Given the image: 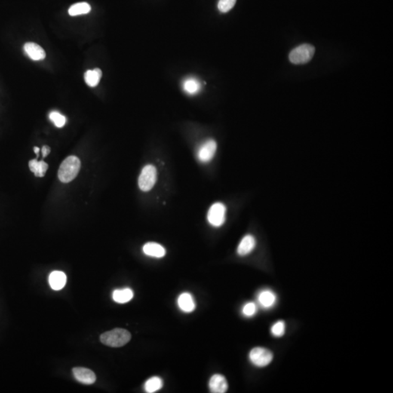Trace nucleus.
<instances>
[{
  "instance_id": "obj_1",
  "label": "nucleus",
  "mask_w": 393,
  "mask_h": 393,
  "mask_svg": "<svg viewBox=\"0 0 393 393\" xmlns=\"http://www.w3.org/2000/svg\"><path fill=\"white\" fill-rule=\"evenodd\" d=\"M81 167V162L76 156H69L63 160L59 170V180L69 183L78 176Z\"/></svg>"
},
{
  "instance_id": "obj_2",
  "label": "nucleus",
  "mask_w": 393,
  "mask_h": 393,
  "mask_svg": "<svg viewBox=\"0 0 393 393\" xmlns=\"http://www.w3.org/2000/svg\"><path fill=\"white\" fill-rule=\"evenodd\" d=\"M131 334L128 331L123 329H115L105 332L101 335V342L111 348H120L130 342Z\"/></svg>"
},
{
  "instance_id": "obj_3",
  "label": "nucleus",
  "mask_w": 393,
  "mask_h": 393,
  "mask_svg": "<svg viewBox=\"0 0 393 393\" xmlns=\"http://www.w3.org/2000/svg\"><path fill=\"white\" fill-rule=\"evenodd\" d=\"M315 49L310 44H302L290 51L289 60L293 64H305L313 58Z\"/></svg>"
},
{
  "instance_id": "obj_4",
  "label": "nucleus",
  "mask_w": 393,
  "mask_h": 393,
  "mask_svg": "<svg viewBox=\"0 0 393 393\" xmlns=\"http://www.w3.org/2000/svg\"><path fill=\"white\" fill-rule=\"evenodd\" d=\"M157 182L156 167L152 165H147L142 169L139 178V186L141 190L148 192L152 189Z\"/></svg>"
},
{
  "instance_id": "obj_5",
  "label": "nucleus",
  "mask_w": 393,
  "mask_h": 393,
  "mask_svg": "<svg viewBox=\"0 0 393 393\" xmlns=\"http://www.w3.org/2000/svg\"><path fill=\"white\" fill-rule=\"evenodd\" d=\"M249 359L256 367H266L273 360V354L269 350L258 347L250 351Z\"/></svg>"
},
{
  "instance_id": "obj_6",
  "label": "nucleus",
  "mask_w": 393,
  "mask_h": 393,
  "mask_svg": "<svg viewBox=\"0 0 393 393\" xmlns=\"http://www.w3.org/2000/svg\"><path fill=\"white\" fill-rule=\"evenodd\" d=\"M226 219V207L222 203H214L209 209L207 220L212 226L219 228Z\"/></svg>"
},
{
  "instance_id": "obj_7",
  "label": "nucleus",
  "mask_w": 393,
  "mask_h": 393,
  "mask_svg": "<svg viewBox=\"0 0 393 393\" xmlns=\"http://www.w3.org/2000/svg\"><path fill=\"white\" fill-rule=\"evenodd\" d=\"M216 142L213 139H209L203 144L197 151V157L200 161L203 163H207L210 161L214 157L216 153Z\"/></svg>"
},
{
  "instance_id": "obj_8",
  "label": "nucleus",
  "mask_w": 393,
  "mask_h": 393,
  "mask_svg": "<svg viewBox=\"0 0 393 393\" xmlns=\"http://www.w3.org/2000/svg\"><path fill=\"white\" fill-rule=\"evenodd\" d=\"M72 372H73L74 376H75V379L80 383L88 385H92V384L96 382V374L90 369H86V368L77 367L74 368Z\"/></svg>"
},
{
  "instance_id": "obj_9",
  "label": "nucleus",
  "mask_w": 393,
  "mask_h": 393,
  "mask_svg": "<svg viewBox=\"0 0 393 393\" xmlns=\"http://www.w3.org/2000/svg\"><path fill=\"white\" fill-rule=\"evenodd\" d=\"M258 302L264 309H271L277 302L275 293L269 289H265L258 294Z\"/></svg>"
},
{
  "instance_id": "obj_10",
  "label": "nucleus",
  "mask_w": 393,
  "mask_h": 393,
  "mask_svg": "<svg viewBox=\"0 0 393 393\" xmlns=\"http://www.w3.org/2000/svg\"><path fill=\"white\" fill-rule=\"evenodd\" d=\"M210 392L213 393H225L228 391V383L226 378L221 374H214L209 382Z\"/></svg>"
},
{
  "instance_id": "obj_11",
  "label": "nucleus",
  "mask_w": 393,
  "mask_h": 393,
  "mask_svg": "<svg viewBox=\"0 0 393 393\" xmlns=\"http://www.w3.org/2000/svg\"><path fill=\"white\" fill-rule=\"evenodd\" d=\"M25 53L33 61L44 60L46 53L44 49L35 42H26L23 46Z\"/></svg>"
},
{
  "instance_id": "obj_12",
  "label": "nucleus",
  "mask_w": 393,
  "mask_h": 393,
  "mask_svg": "<svg viewBox=\"0 0 393 393\" xmlns=\"http://www.w3.org/2000/svg\"><path fill=\"white\" fill-rule=\"evenodd\" d=\"M256 239L253 235L244 236L239 243L237 250V253L241 256H247L253 251L256 247Z\"/></svg>"
},
{
  "instance_id": "obj_13",
  "label": "nucleus",
  "mask_w": 393,
  "mask_h": 393,
  "mask_svg": "<svg viewBox=\"0 0 393 393\" xmlns=\"http://www.w3.org/2000/svg\"><path fill=\"white\" fill-rule=\"evenodd\" d=\"M178 306L181 310L186 313H190L195 310L196 308L195 300L192 295L187 292L182 293L178 298Z\"/></svg>"
},
{
  "instance_id": "obj_14",
  "label": "nucleus",
  "mask_w": 393,
  "mask_h": 393,
  "mask_svg": "<svg viewBox=\"0 0 393 393\" xmlns=\"http://www.w3.org/2000/svg\"><path fill=\"white\" fill-rule=\"evenodd\" d=\"M49 283L50 287L55 290H60L66 283V275L61 271H54L49 276Z\"/></svg>"
},
{
  "instance_id": "obj_15",
  "label": "nucleus",
  "mask_w": 393,
  "mask_h": 393,
  "mask_svg": "<svg viewBox=\"0 0 393 393\" xmlns=\"http://www.w3.org/2000/svg\"><path fill=\"white\" fill-rule=\"evenodd\" d=\"M143 251L146 256L155 258L163 257L166 253L164 247L156 243H146L144 246Z\"/></svg>"
},
{
  "instance_id": "obj_16",
  "label": "nucleus",
  "mask_w": 393,
  "mask_h": 393,
  "mask_svg": "<svg viewBox=\"0 0 393 393\" xmlns=\"http://www.w3.org/2000/svg\"><path fill=\"white\" fill-rule=\"evenodd\" d=\"M133 297V292L129 288L123 289H117L112 293V298L115 302L119 304H124L130 302Z\"/></svg>"
},
{
  "instance_id": "obj_17",
  "label": "nucleus",
  "mask_w": 393,
  "mask_h": 393,
  "mask_svg": "<svg viewBox=\"0 0 393 393\" xmlns=\"http://www.w3.org/2000/svg\"><path fill=\"white\" fill-rule=\"evenodd\" d=\"M102 77V71L99 68H96L93 70H87L84 73V81L87 85L94 87L99 84Z\"/></svg>"
},
{
  "instance_id": "obj_18",
  "label": "nucleus",
  "mask_w": 393,
  "mask_h": 393,
  "mask_svg": "<svg viewBox=\"0 0 393 393\" xmlns=\"http://www.w3.org/2000/svg\"><path fill=\"white\" fill-rule=\"evenodd\" d=\"M29 168L35 173L37 177H43L48 169V165L44 161H38L37 159L30 160L29 163Z\"/></svg>"
},
{
  "instance_id": "obj_19",
  "label": "nucleus",
  "mask_w": 393,
  "mask_h": 393,
  "mask_svg": "<svg viewBox=\"0 0 393 393\" xmlns=\"http://www.w3.org/2000/svg\"><path fill=\"white\" fill-rule=\"evenodd\" d=\"M183 87L185 91L189 95H195L201 89V84L195 78H188L184 81Z\"/></svg>"
},
{
  "instance_id": "obj_20",
  "label": "nucleus",
  "mask_w": 393,
  "mask_h": 393,
  "mask_svg": "<svg viewBox=\"0 0 393 393\" xmlns=\"http://www.w3.org/2000/svg\"><path fill=\"white\" fill-rule=\"evenodd\" d=\"M91 7L87 2L76 3L71 6L69 9V14L71 16H76L79 15L87 14L90 13Z\"/></svg>"
},
{
  "instance_id": "obj_21",
  "label": "nucleus",
  "mask_w": 393,
  "mask_h": 393,
  "mask_svg": "<svg viewBox=\"0 0 393 393\" xmlns=\"http://www.w3.org/2000/svg\"><path fill=\"white\" fill-rule=\"evenodd\" d=\"M163 386V382L161 378L158 376H154V377L150 378L145 382V391L148 393H153L157 392L162 389Z\"/></svg>"
},
{
  "instance_id": "obj_22",
  "label": "nucleus",
  "mask_w": 393,
  "mask_h": 393,
  "mask_svg": "<svg viewBox=\"0 0 393 393\" xmlns=\"http://www.w3.org/2000/svg\"><path fill=\"white\" fill-rule=\"evenodd\" d=\"M286 333V323L283 320H278L272 325L271 333L275 337H282Z\"/></svg>"
},
{
  "instance_id": "obj_23",
  "label": "nucleus",
  "mask_w": 393,
  "mask_h": 393,
  "mask_svg": "<svg viewBox=\"0 0 393 393\" xmlns=\"http://www.w3.org/2000/svg\"><path fill=\"white\" fill-rule=\"evenodd\" d=\"M49 118L57 127H63L66 124V118L57 111H53L50 112Z\"/></svg>"
},
{
  "instance_id": "obj_24",
  "label": "nucleus",
  "mask_w": 393,
  "mask_h": 393,
  "mask_svg": "<svg viewBox=\"0 0 393 393\" xmlns=\"http://www.w3.org/2000/svg\"><path fill=\"white\" fill-rule=\"evenodd\" d=\"M256 312H257V305L254 302H248L242 309V313L247 317H253Z\"/></svg>"
},
{
  "instance_id": "obj_25",
  "label": "nucleus",
  "mask_w": 393,
  "mask_h": 393,
  "mask_svg": "<svg viewBox=\"0 0 393 393\" xmlns=\"http://www.w3.org/2000/svg\"><path fill=\"white\" fill-rule=\"evenodd\" d=\"M237 0H219L218 8L222 13H228L235 6Z\"/></svg>"
},
{
  "instance_id": "obj_26",
  "label": "nucleus",
  "mask_w": 393,
  "mask_h": 393,
  "mask_svg": "<svg viewBox=\"0 0 393 393\" xmlns=\"http://www.w3.org/2000/svg\"><path fill=\"white\" fill-rule=\"evenodd\" d=\"M41 152H42V157H46L50 153V148L47 145H44V146H42V149H41Z\"/></svg>"
},
{
  "instance_id": "obj_27",
  "label": "nucleus",
  "mask_w": 393,
  "mask_h": 393,
  "mask_svg": "<svg viewBox=\"0 0 393 393\" xmlns=\"http://www.w3.org/2000/svg\"><path fill=\"white\" fill-rule=\"evenodd\" d=\"M40 150V148L38 147V146H35V147H34V152H35V154H36L37 156H38V157H39Z\"/></svg>"
}]
</instances>
